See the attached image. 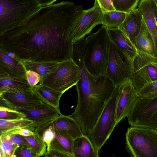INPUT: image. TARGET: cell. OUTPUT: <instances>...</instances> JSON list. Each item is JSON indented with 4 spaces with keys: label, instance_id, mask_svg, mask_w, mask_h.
Here are the masks:
<instances>
[{
    "label": "cell",
    "instance_id": "cell-30",
    "mask_svg": "<svg viewBox=\"0 0 157 157\" xmlns=\"http://www.w3.org/2000/svg\"><path fill=\"white\" fill-rule=\"evenodd\" d=\"M140 0H113V5L116 11L128 13L137 8Z\"/></svg>",
    "mask_w": 157,
    "mask_h": 157
},
{
    "label": "cell",
    "instance_id": "cell-31",
    "mask_svg": "<svg viewBox=\"0 0 157 157\" xmlns=\"http://www.w3.org/2000/svg\"><path fill=\"white\" fill-rule=\"evenodd\" d=\"M137 96L147 98L157 95V80L148 83L137 91Z\"/></svg>",
    "mask_w": 157,
    "mask_h": 157
},
{
    "label": "cell",
    "instance_id": "cell-19",
    "mask_svg": "<svg viewBox=\"0 0 157 157\" xmlns=\"http://www.w3.org/2000/svg\"><path fill=\"white\" fill-rule=\"evenodd\" d=\"M0 71L12 78H27L26 71L21 63L1 50Z\"/></svg>",
    "mask_w": 157,
    "mask_h": 157
},
{
    "label": "cell",
    "instance_id": "cell-26",
    "mask_svg": "<svg viewBox=\"0 0 157 157\" xmlns=\"http://www.w3.org/2000/svg\"><path fill=\"white\" fill-rule=\"evenodd\" d=\"M23 128H28L34 132L36 128L33 122L24 118L17 120H0V136L13 130Z\"/></svg>",
    "mask_w": 157,
    "mask_h": 157
},
{
    "label": "cell",
    "instance_id": "cell-27",
    "mask_svg": "<svg viewBox=\"0 0 157 157\" xmlns=\"http://www.w3.org/2000/svg\"><path fill=\"white\" fill-rule=\"evenodd\" d=\"M127 13L116 11L103 13L102 24L107 29L119 28L124 20Z\"/></svg>",
    "mask_w": 157,
    "mask_h": 157
},
{
    "label": "cell",
    "instance_id": "cell-16",
    "mask_svg": "<svg viewBox=\"0 0 157 157\" xmlns=\"http://www.w3.org/2000/svg\"><path fill=\"white\" fill-rule=\"evenodd\" d=\"M138 8L142 15L147 29L153 37L157 56V23L155 2V0H140Z\"/></svg>",
    "mask_w": 157,
    "mask_h": 157
},
{
    "label": "cell",
    "instance_id": "cell-5",
    "mask_svg": "<svg viewBox=\"0 0 157 157\" xmlns=\"http://www.w3.org/2000/svg\"><path fill=\"white\" fill-rule=\"evenodd\" d=\"M126 144L131 157H157V131L131 126L126 133Z\"/></svg>",
    "mask_w": 157,
    "mask_h": 157
},
{
    "label": "cell",
    "instance_id": "cell-35",
    "mask_svg": "<svg viewBox=\"0 0 157 157\" xmlns=\"http://www.w3.org/2000/svg\"><path fill=\"white\" fill-rule=\"evenodd\" d=\"M26 77L29 83L32 87L37 85L41 79L38 74L30 70L26 71Z\"/></svg>",
    "mask_w": 157,
    "mask_h": 157
},
{
    "label": "cell",
    "instance_id": "cell-23",
    "mask_svg": "<svg viewBox=\"0 0 157 157\" xmlns=\"http://www.w3.org/2000/svg\"><path fill=\"white\" fill-rule=\"evenodd\" d=\"M52 129L54 132L55 136L51 143L50 150L57 151L73 155L74 140L61 131Z\"/></svg>",
    "mask_w": 157,
    "mask_h": 157
},
{
    "label": "cell",
    "instance_id": "cell-10",
    "mask_svg": "<svg viewBox=\"0 0 157 157\" xmlns=\"http://www.w3.org/2000/svg\"><path fill=\"white\" fill-rule=\"evenodd\" d=\"M137 52L133 61L132 81L136 91L145 85L157 80V56Z\"/></svg>",
    "mask_w": 157,
    "mask_h": 157
},
{
    "label": "cell",
    "instance_id": "cell-4",
    "mask_svg": "<svg viewBox=\"0 0 157 157\" xmlns=\"http://www.w3.org/2000/svg\"><path fill=\"white\" fill-rule=\"evenodd\" d=\"M43 0H3L0 2V33L19 26L41 7Z\"/></svg>",
    "mask_w": 157,
    "mask_h": 157
},
{
    "label": "cell",
    "instance_id": "cell-18",
    "mask_svg": "<svg viewBox=\"0 0 157 157\" xmlns=\"http://www.w3.org/2000/svg\"><path fill=\"white\" fill-rule=\"evenodd\" d=\"M107 29L111 41L133 62L137 50L129 39L118 28Z\"/></svg>",
    "mask_w": 157,
    "mask_h": 157
},
{
    "label": "cell",
    "instance_id": "cell-9",
    "mask_svg": "<svg viewBox=\"0 0 157 157\" xmlns=\"http://www.w3.org/2000/svg\"><path fill=\"white\" fill-rule=\"evenodd\" d=\"M133 62L111 42L107 70L105 75L115 86L132 81Z\"/></svg>",
    "mask_w": 157,
    "mask_h": 157
},
{
    "label": "cell",
    "instance_id": "cell-28",
    "mask_svg": "<svg viewBox=\"0 0 157 157\" xmlns=\"http://www.w3.org/2000/svg\"><path fill=\"white\" fill-rule=\"evenodd\" d=\"M24 136L38 157L45 156L47 152V145L42 139L35 133L33 135Z\"/></svg>",
    "mask_w": 157,
    "mask_h": 157
},
{
    "label": "cell",
    "instance_id": "cell-20",
    "mask_svg": "<svg viewBox=\"0 0 157 157\" xmlns=\"http://www.w3.org/2000/svg\"><path fill=\"white\" fill-rule=\"evenodd\" d=\"M98 151L88 137L83 135L74 140L73 157H99Z\"/></svg>",
    "mask_w": 157,
    "mask_h": 157
},
{
    "label": "cell",
    "instance_id": "cell-24",
    "mask_svg": "<svg viewBox=\"0 0 157 157\" xmlns=\"http://www.w3.org/2000/svg\"><path fill=\"white\" fill-rule=\"evenodd\" d=\"M32 89L43 101L54 108L61 113L59 102L63 93L49 87L39 84L33 87Z\"/></svg>",
    "mask_w": 157,
    "mask_h": 157
},
{
    "label": "cell",
    "instance_id": "cell-8",
    "mask_svg": "<svg viewBox=\"0 0 157 157\" xmlns=\"http://www.w3.org/2000/svg\"><path fill=\"white\" fill-rule=\"evenodd\" d=\"M127 117L131 126L157 131V95L144 98L137 96Z\"/></svg>",
    "mask_w": 157,
    "mask_h": 157
},
{
    "label": "cell",
    "instance_id": "cell-7",
    "mask_svg": "<svg viewBox=\"0 0 157 157\" xmlns=\"http://www.w3.org/2000/svg\"><path fill=\"white\" fill-rule=\"evenodd\" d=\"M79 73V67L70 59L59 63L54 71L41 78L39 84L63 93L76 84Z\"/></svg>",
    "mask_w": 157,
    "mask_h": 157
},
{
    "label": "cell",
    "instance_id": "cell-39",
    "mask_svg": "<svg viewBox=\"0 0 157 157\" xmlns=\"http://www.w3.org/2000/svg\"><path fill=\"white\" fill-rule=\"evenodd\" d=\"M155 3L156 4V21H157V3L156 2H155Z\"/></svg>",
    "mask_w": 157,
    "mask_h": 157
},
{
    "label": "cell",
    "instance_id": "cell-37",
    "mask_svg": "<svg viewBox=\"0 0 157 157\" xmlns=\"http://www.w3.org/2000/svg\"><path fill=\"white\" fill-rule=\"evenodd\" d=\"M34 134V131L28 128H23L13 130L3 136L9 134H15L27 136L33 135Z\"/></svg>",
    "mask_w": 157,
    "mask_h": 157
},
{
    "label": "cell",
    "instance_id": "cell-17",
    "mask_svg": "<svg viewBox=\"0 0 157 157\" xmlns=\"http://www.w3.org/2000/svg\"><path fill=\"white\" fill-rule=\"evenodd\" d=\"M143 16L138 8L127 13L125 18L119 28L135 46L141 28Z\"/></svg>",
    "mask_w": 157,
    "mask_h": 157
},
{
    "label": "cell",
    "instance_id": "cell-40",
    "mask_svg": "<svg viewBox=\"0 0 157 157\" xmlns=\"http://www.w3.org/2000/svg\"><path fill=\"white\" fill-rule=\"evenodd\" d=\"M12 157H17V156H16V155H14H14H13V156H12Z\"/></svg>",
    "mask_w": 157,
    "mask_h": 157
},
{
    "label": "cell",
    "instance_id": "cell-14",
    "mask_svg": "<svg viewBox=\"0 0 157 157\" xmlns=\"http://www.w3.org/2000/svg\"><path fill=\"white\" fill-rule=\"evenodd\" d=\"M13 107L14 110L34 106L43 102L32 89L24 92H6L0 94Z\"/></svg>",
    "mask_w": 157,
    "mask_h": 157
},
{
    "label": "cell",
    "instance_id": "cell-12",
    "mask_svg": "<svg viewBox=\"0 0 157 157\" xmlns=\"http://www.w3.org/2000/svg\"><path fill=\"white\" fill-rule=\"evenodd\" d=\"M15 110L24 114V119L33 122L36 128L61 114L54 108L43 101L33 107L18 108Z\"/></svg>",
    "mask_w": 157,
    "mask_h": 157
},
{
    "label": "cell",
    "instance_id": "cell-25",
    "mask_svg": "<svg viewBox=\"0 0 157 157\" xmlns=\"http://www.w3.org/2000/svg\"><path fill=\"white\" fill-rule=\"evenodd\" d=\"M14 59L21 63L26 71L30 70L36 72L40 75L41 78L54 71L58 65L57 62Z\"/></svg>",
    "mask_w": 157,
    "mask_h": 157
},
{
    "label": "cell",
    "instance_id": "cell-11",
    "mask_svg": "<svg viewBox=\"0 0 157 157\" xmlns=\"http://www.w3.org/2000/svg\"><path fill=\"white\" fill-rule=\"evenodd\" d=\"M103 13L98 0H95L91 8L83 10L73 27L71 35V43H74L83 39L96 26L102 24Z\"/></svg>",
    "mask_w": 157,
    "mask_h": 157
},
{
    "label": "cell",
    "instance_id": "cell-38",
    "mask_svg": "<svg viewBox=\"0 0 157 157\" xmlns=\"http://www.w3.org/2000/svg\"><path fill=\"white\" fill-rule=\"evenodd\" d=\"M44 157H73V156L67 153L50 150L47 152Z\"/></svg>",
    "mask_w": 157,
    "mask_h": 157
},
{
    "label": "cell",
    "instance_id": "cell-6",
    "mask_svg": "<svg viewBox=\"0 0 157 157\" xmlns=\"http://www.w3.org/2000/svg\"><path fill=\"white\" fill-rule=\"evenodd\" d=\"M119 86H116L112 95L106 103L90 135V139L98 151L117 125L115 114Z\"/></svg>",
    "mask_w": 157,
    "mask_h": 157
},
{
    "label": "cell",
    "instance_id": "cell-32",
    "mask_svg": "<svg viewBox=\"0 0 157 157\" xmlns=\"http://www.w3.org/2000/svg\"><path fill=\"white\" fill-rule=\"evenodd\" d=\"M25 117L24 114L16 110L0 107V120H20L24 118Z\"/></svg>",
    "mask_w": 157,
    "mask_h": 157
},
{
    "label": "cell",
    "instance_id": "cell-15",
    "mask_svg": "<svg viewBox=\"0 0 157 157\" xmlns=\"http://www.w3.org/2000/svg\"><path fill=\"white\" fill-rule=\"evenodd\" d=\"M40 126L61 131L74 140L83 136L80 126L77 121L70 116H65L62 114Z\"/></svg>",
    "mask_w": 157,
    "mask_h": 157
},
{
    "label": "cell",
    "instance_id": "cell-13",
    "mask_svg": "<svg viewBox=\"0 0 157 157\" xmlns=\"http://www.w3.org/2000/svg\"><path fill=\"white\" fill-rule=\"evenodd\" d=\"M137 97V91L131 81L119 86L115 114L117 124L127 117Z\"/></svg>",
    "mask_w": 157,
    "mask_h": 157
},
{
    "label": "cell",
    "instance_id": "cell-22",
    "mask_svg": "<svg viewBox=\"0 0 157 157\" xmlns=\"http://www.w3.org/2000/svg\"><path fill=\"white\" fill-rule=\"evenodd\" d=\"M32 89L26 78L7 77L0 78V94L6 92H24Z\"/></svg>",
    "mask_w": 157,
    "mask_h": 157
},
{
    "label": "cell",
    "instance_id": "cell-33",
    "mask_svg": "<svg viewBox=\"0 0 157 157\" xmlns=\"http://www.w3.org/2000/svg\"><path fill=\"white\" fill-rule=\"evenodd\" d=\"M3 136H6L13 143L17 144L19 147L31 148L29 144L23 136L15 134H9Z\"/></svg>",
    "mask_w": 157,
    "mask_h": 157
},
{
    "label": "cell",
    "instance_id": "cell-2",
    "mask_svg": "<svg viewBox=\"0 0 157 157\" xmlns=\"http://www.w3.org/2000/svg\"><path fill=\"white\" fill-rule=\"evenodd\" d=\"M85 56L84 52H78L72 57L79 67V73L75 85L78 95L77 105L70 116L78 122L83 135L89 138L116 86L105 75L96 78L91 75L85 65Z\"/></svg>",
    "mask_w": 157,
    "mask_h": 157
},
{
    "label": "cell",
    "instance_id": "cell-3",
    "mask_svg": "<svg viewBox=\"0 0 157 157\" xmlns=\"http://www.w3.org/2000/svg\"><path fill=\"white\" fill-rule=\"evenodd\" d=\"M87 43L84 63L88 73L98 78L106 74L108 64L111 40L108 29L103 26L86 39Z\"/></svg>",
    "mask_w": 157,
    "mask_h": 157
},
{
    "label": "cell",
    "instance_id": "cell-21",
    "mask_svg": "<svg viewBox=\"0 0 157 157\" xmlns=\"http://www.w3.org/2000/svg\"><path fill=\"white\" fill-rule=\"evenodd\" d=\"M135 46L138 51L151 55H156L153 39L143 18L140 30L136 38Z\"/></svg>",
    "mask_w": 157,
    "mask_h": 157
},
{
    "label": "cell",
    "instance_id": "cell-36",
    "mask_svg": "<svg viewBox=\"0 0 157 157\" xmlns=\"http://www.w3.org/2000/svg\"><path fill=\"white\" fill-rule=\"evenodd\" d=\"M103 13L115 11L113 5V0H98Z\"/></svg>",
    "mask_w": 157,
    "mask_h": 157
},
{
    "label": "cell",
    "instance_id": "cell-29",
    "mask_svg": "<svg viewBox=\"0 0 157 157\" xmlns=\"http://www.w3.org/2000/svg\"><path fill=\"white\" fill-rule=\"evenodd\" d=\"M0 157H12L19 147L13 143L6 136H0Z\"/></svg>",
    "mask_w": 157,
    "mask_h": 157
},
{
    "label": "cell",
    "instance_id": "cell-42",
    "mask_svg": "<svg viewBox=\"0 0 157 157\" xmlns=\"http://www.w3.org/2000/svg\"></svg>",
    "mask_w": 157,
    "mask_h": 157
},
{
    "label": "cell",
    "instance_id": "cell-34",
    "mask_svg": "<svg viewBox=\"0 0 157 157\" xmlns=\"http://www.w3.org/2000/svg\"><path fill=\"white\" fill-rule=\"evenodd\" d=\"M14 154L17 157H38L31 148L20 147L17 148Z\"/></svg>",
    "mask_w": 157,
    "mask_h": 157
},
{
    "label": "cell",
    "instance_id": "cell-1",
    "mask_svg": "<svg viewBox=\"0 0 157 157\" xmlns=\"http://www.w3.org/2000/svg\"><path fill=\"white\" fill-rule=\"evenodd\" d=\"M44 0L40 8L19 26L0 33V49L20 59L59 63L72 59V29L82 6Z\"/></svg>",
    "mask_w": 157,
    "mask_h": 157
},
{
    "label": "cell",
    "instance_id": "cell-41",
    "mask_svg": "<svg viewBox=\"0 0 157 157\" xmlns=\"http://www.w3.org/2000/svg\"><path fill=\"white\" fill-rule=\"evenodd\" d=\"M155 1L157 3V0H155Z\"/></svg>",
    "mask_w": 157,
    "mask_h": 157
}]
</instances>
